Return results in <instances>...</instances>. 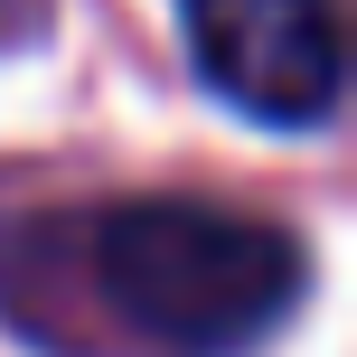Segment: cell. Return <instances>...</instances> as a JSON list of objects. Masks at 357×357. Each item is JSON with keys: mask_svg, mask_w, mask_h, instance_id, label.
I'll return each mask as SVG.
<instances>
[{"mask_svg": "<svg viewBox=\"0 0 357 357\" xmlns=\"http://www.w3.org/2000/svg\"><path fill=\"white\" fill-rule=\"evenodd\" d=\"M188 56L245 123L320 132L348 94V29L339 0H178Z\"/></svg>", "mask_w": 357, "mask_h": 357, "instance_id": "2", "label": "cell"}, {"mask_svg": "<svg viewBox=\"0 0 357 357\" xmlns=\"http://www.w3.org/2000/svg\"><path fill=\"white\" fill-rule=\"evenodd\" d=\"M29 245L66 264V291L10 282L0 310L29 339H66V348L104 329L142 357H245L301 310L310 282L301 235L245 207H207V197H113L66 235L29 226Z\"/></svg>", "mask_w": 357, "mask_h": 357, "instance_id": "1", "label": "cell"}]
</instances>
